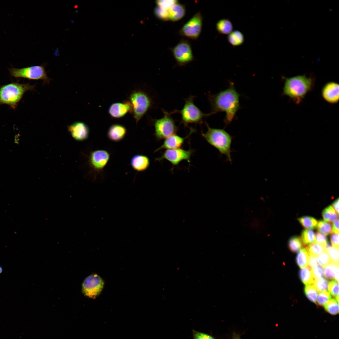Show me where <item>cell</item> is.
I'll list each match as a JSON object with an SVG mask.
<instances>
[{
  "instance_id": "43",
  "label": "cell",
  "mask_w": 339,
  "mask_h": 339,
  "mask_svg": "<svg viewBox=\"0 0 339 339\" xmlns=\"http://www.w3.org/2000/svg\"><path fill=\"white\" fill-rule=\"evenodd\" d=\"M313 277L315 280L321 278L323 276V270L321 266L317 265L311 269Z\"/></svg>"
},
{
  "instance_id": "47",
  "label": "cell",
  "mask_w": 339,
  "mask_h": 339,
  "mask_svg": "<svg viewBox=\"0 0 339 339\" xmlns=\"http://www.w3.org/2000/svg\"><path fill=\"white\" fill-rule=\"evenodd\" d=\"M332 205L338 214L339 213V198L336 199L332 203Z\"/></svg>"
},
{
  "instance_id": "8",
  "label": "cell",
  "mask_w": 339,
  "mask_h": 339,
  "mask_svg": "<svg viewBox=\"0 0 339 339\" xmlns=\"http://www.w3.org/2000/svg\"><path fill=\"white\" fill-rule=\"evenodd\" d=\"M10 75L15 78H22L32 80H42L45 83L49 82L43 65L28 67L21 68H12L9 69Z\"/></svg>"
},
{
  "instance_id": "32",
  "label": "cell",
  "mask_w": 339,
  "mask_h": 339,
  "mask_svg": "<svg viewBox=\"0 0 339 339\" xmlns=\"http://www.w3.org/2000/svg\"><path fill=\"white\" fill-rule=\"evenodd\" d=\"M324 308L326 311L332 315H336L339 313L338 303L335 299L329 300L324 305Z\"/></svg>"
},
{
  "instance_id": "2",
  "label": "cell",
  "mask_w": 339,
  "mask_h": 339,
  "mask_svg": "<svg viewBox=\"0 0 339 339\" xmlns=\"http://www.w3.org/2000/svg\"><path fill=\"white\" fill-rule=\"evenodd\" d=\"M207 130L202 135L211 145L217 149L220 154L225 155L232 163L231 145L232 137L224 129L211 128L206 123Z\"/></svg>"
},
{
  "instance_id": "38",
  "label": "cell",
  "mask_w": 339,
  "mask_h": 339,
  "mask_svg": "<svg viewBox=\"0 0 339 339\" xmlns=\"http://www.w3.org/2000/svg\"><path fill=\"white\" fill-rule=\"evenodd\" d=\"M317 261L319 264L323 267L331 262L330 257L326 250L318 256Z\"/></svg>"
},
{
  "instance_id": "27",
  "label": "cell",
  "mask_w": 339,
  "mask_h": 339,
  "mask_svg": "<svg viewBox=\"0 0 339 339\" xmlns=\"http://www.w3.org/2000/svg\"><path fill=\"white\" fill-rule=\"evenodd\" d=\"M322 215L324 219L327 222L334 221L338 218V214L331 205L323 210Z\"/></svg>"
},
{
  "instance_id": "33",
  "label": "cell",
  "mask_w": 339,
  "mask_h": 339,
  "mask_svg": "<svg viewBox=\"0 0 339 339\" xmlns=\"http://www.w3.org/2000/svg\"><path fill=\"white\" fill-rule=\"evenodd\" d=\"M326 250L329 255L332 262L339 263V248L331 246L328 243Z\"/></svg>"
},
{
  "instance_id": "49",
  "label": "cell",
  "mask_w": 339,
  "mask_h": 339,
  "mask_svg": "<svg viewBox=\"0 0 339 339\" xmlns=\"http://www.w3.org/2000/svg\"><path fill=\"white\" fill-rule=\"evenodd\" d=\"M3 271V269L1 266H0V273H1Z\"/></svg>"
},
{
  "instance_id": "18",
  "label": "cell",
  "mask_w": 339,
  "mask_h": 339,
  "mask_svg": "<svg viewBox=\"0 0 339 339\" xmlns=\"http://www.w3.org/2000/svg\"><path fill=\"white\" fill-rule=\"evenodd\" d=\"M126 132L127 130L123 126L117 124H114L109 128L107 136L110 140L118 142L124 137Z\"/></svg>"
},
{
  "instance_id": "41",
  "label": "cell",
  "mask_w": 339,
  "mask_h": 339,
  "mask_svg": "<svg viewBox=\"0 0 339 339\" xmlns=\"http://www.w3.org/2000/svg\"><path fill=\"white\" fill-rule=\"evenodd\" d=\"M193 339H216L212 335L194 330H192Z\"/></svg>"
},
{
  "instance_id": "48",
  "label": "cell",
  "mask_w": 339,
  "mask_h": 339,
  "mask_svg": "<svg viewBox=\"0 0 339 339\" xmlns=\"http://www.w3.org/2000/svg\"><path fill=\"white\" fill-rule=\"evenodd\" d=\"M232 339H242L240 335L235 332L233 333Z\"/></svg>"
},
{
  "instance_id": "37",
  "label": "cell",
  "mask_w": 339,
  "mask_h": 339,
  "mask_svg": "<svg viewBox=\"0 0 339 339\" xmlns=\"http://www.w3.org/2000/svg\"><path fill=\"white\" fill-rule=\"evenodd\" d=\"M331 298L329 292L326 291L321 292L318 295L316 304L320 306H324Z\"/></svg>"
},
{
  "instance_id": "40",
  "label": "cell",
  "mask_w": 339,
  "mask_h": 339,
  "mask_svg": "<svg viewBox=\"0 0 339 339\" xmlns=\"http://www.w3.org/2000/svg\"><path fill=\"white\" fill-rule=\"evenodd\" d=\"M328 290L329 293L336 298L338 296L339 285L338 283L335 281H332L328 284Z\"/></svg>"
},
{
  "instance_id": "45",
  "label": "cell",
  "mask_w": 339,
  "mask_h": 339,
  "mask_svg": "<svg viewBox=\"0 0 339 339\" xmlns=\"http://www.w3.org/2000/svg\"><path fill=\"white\" fill-rule=\"evenodd\" d=\"M308 260L309 266L311 269L314 267L317 264V261L316 256L309 254Z\"/></svg>"
},
{
  "instance_id": "36",
  "label": "cell",
  "mask_w": 339,
  "mask_h": 339,
  "mask_svg": "<svg viewBox=\"0 0 339 339\" xmlns=\"http://www.w3.org/2000/svg\"><path fill=\"white\" fill-rule=\"evenodd\" d=\"M169 10L157 6L154 10V14L156 17L161 20H169Z\"/></svg>"
},
{
  "instance_id": "1",
  "label": "cell",
  "mask_w": 339,
  "mask_h": 339,
  "mask_svg": "<svg viewBox=\"0 0 339 339\" xmlns=\"http://www.w3.org/2000/svg\"><path fill=\"white\" fill-rule=\"evenodd\" d=\"M240 95L237 91L233 82H230L228 87L216 94L210 93L207 98L211 105V115L224 112L225 116L223 120L226 125L230 124L240 108Z\"/></svg>"
},
{
  "instance_id": "26",
  "label": "cell",
  "mask_w": 339,
  "mask_h": 339,
  "mask_svg": "<svg viewBox=\"0 0 339 339\" xmlns=\"http://www.w3.org/2000/svg\"><path fill=\"white\" fill-rule=\"evenodd\" d=\"M298 220L305 229H308L315 228L318 223V222L315 218L310 216H303L298 218Z\"/></svg>"
},
{
  "instance_id": "4",
  "label": "cell",
  "mask_w": 339,
  "mask_h": 339,
  "mask_svg": "<svg viewBox=\"0 0 339 339\" xmlns=\"http://www.w3.org/2000/svg\"><path fill=\"white\" fill-rule=\"evenodd\" d=\"M35 85L29 83H12L0 88V105L6 104L15 109L27 91L35 89Z\"/></svg>"
},
{
  "instance_id": "44",
  "label": "cell",
  "mask_w": 339,
  "mask_h": 339,
  "mask_svg": "<svg viewBox=\"0 0 339 339\" xmlns=\"http://www.w3.org/2000/svg\"><path fill=\"white\" fill-rule=\"evenodd\" d=\"M330 239L333 246L339 248L338 234H332L330 236Z\"/></svg>"
},
{
  "instance_id": "22",
  "label": "cell",
  "mask_w": 339,
  "mask_h": 339,
  "mask_svg": "<svg viewBox=\"0 0 339 339\" xmlns=\"http://www.w3.org/2000/svg\"><path fill=\"white\" fill-rule=\"evenodd\" d=\"M216 28L220 34H229L233 31V25L228 19H223L219 20L216 23Z\"/></svg>"
},
{
  "instance_id": "39",
  "label": "cell",
  "mask_w": 339,
  "mask_h": 339,
  "mask_svg": "<svg viewBox=\"0 0 339 339\" xmlns=\"http://www.w3.org/2000/svg\"><path fill=\"white\" fill-rule=\"evenodd\" d=\"M175 0H159L156 1L157 6L164 9L169 10L173 5L178 3Z\"/></svg>"
},
{
  "instance_id": "3",
  "label": "cell",
  "mask_w": 339,
  "mask_h": 339,
  "mask_svg": "<svg viewBox=\"0 0 339 339\" xmlns=\"http://www.w3.org/2000/svg\"><path fill=\"white\" fill-rule=\"evenodd\" d=\"M313 82L311 78L305 75H298L286 78L283 94L299 102L312 87Z\"/></svg>"
},
{
  "instance_id": "17",
  "label": "cell",
  "mask_w": 339,
  "mask_h": 339,
  "mask_svg": "<svg viewBox=\"0 0 339 339\" xmlns=\"http://www.w3.org/2000/svg\"><path fill=\"white\" fill-rule=\"evenodd\" d=\"M185 138L176 134H173L165 139L163 144L155 152L163 149H172L180 148L184 143Z\"/></svg>"
},
{
  "instance_id": "34",
  "label": "cell",
  "mask_w": 339,
  "mask_h": 339,
  "mask_svg": "<svg viewBox=\"0 0 339 339\" xmlns=\"http://www.w3.org/2000/svg\"><path fill=\"white\" fill-rule=\"evenodd\" d=\"M318 231L322 234L327 235L332 232V226L331 223L322 220H320L317 225Z\"/></svg>"
},
{
  "instance_id": "24",
  "label": "cell",
  "mask_w": 339,
  "mask_h": 339,
  "mask_svg": "<svg viewBox=\"0 0 339 339\" xmlns=\"http://www.w3.org/2000/svg\"><path fill=\"white\" fill-rule=\"evenodd\" d=\"M299 275L301 281L306 285L313 284L315 280L312 275L311 268L309 266H307L301 269Z\"/></svg>"
},
{
  "instance_id": "25",
  "label": "cell",
  "mask_w": 339,
  "mask_h": 339,
  "mask_svg": "<svg viewBox=\"0 0 339 339\" xmlns=\"http://www.w3.org/2000/svg\"><path fill=\"white\" fill-rule=\"evenodd\" d=\"M309 257V254L306 249L302 248L297 255L296 258L297 264L301 268L307 266Z\"/></svg>"
},
{
  "instance_id": "7",
  "label": "cell",
  "mask_w": 339,
  "mask_h": 339,
  "mask_svg": "<svg viewBox=\"0 0 339 339\" xmlns=\"http://www.w3.org/2000/svg\"><path fill=\"white\" fill-rule=\"evenodd\" d=\"M162 110L164 116L160 119H155L154 121L155 135L158 140L166 139L175 134L178 130L175 121L171 116V113L163 109Z\"/></svg>"
},
{
  "instance_id": "12",
  "label": "cell",
  "mask_w": 339,
  "mask_h": 339,
  "mask_svg": "<svg viewBox=\"0 0 339 339\" xmlns=\"http://www.w3.org/2000/svg\"><path fill=\"white\" fill-rule=\"evenodd\" d=\"M193 152V150L190 149L186 150L181 148L167 149L159 158H157L156 160L160 161L166 159L174 165H177L182 161L186 160L190 162V158Z\"/></svg>"
},
{
  "instance_id": "6",
  "label": "cell",
  "mask_w": 339,
  "mask_h": 339,
  "mask_svg": "<svg viewBox=\"0 0 339 339\" xmlns=\"http://www.w3.org/2000/svg\"><path fill=\"white\" fill-rule=\"evenodd\" d=\"M132 106V114L136 123L152 106L153 100L146 93L141 90L132 92L129 97Z\"/></svg>"
},
{
  "instance_id": "46",
  "label": "cell",
  "mask_w": 339,
  "mask_h": 339,
  "mask_svg": "<svg viewBox=\"0 0 339 339\" xmlns=\"http://www.w3.org/2000/svg\"><path fill=\"white\" fill-rule=\"evenodd\" d=\"M333 231L336 234H339V220L338 218L334 221L332 223Z\"/></svg>"
},
{
  "instance_id": "30",
  "label": "cell",
  "mask_w": 339,
  "mask_h": 339,
  "mask_svg": "<svg viewBox=\"0 0 339 339\" xmlns=\"http://www.w3.org/2000/svg\"><path fill=\"white\" fill-rule=\"evenodd\" d=\"M301 238L304 245H309L315 240V234L311 229H305L302 232Z\"/></svg>"
},
{
  "instance_id": "9",
  "label": "cell",
  "mask_w": 339,
  "mask_h": 339,
  "mask_svg": "<svg viewBox=\"0 0 339 339\" xmlns=\"http://www.w3.org/2000/svg\"><path fill=\"white\" fill-rule=\"evenodd\" d=\"M104 285V281L100 276L92 274L84 280L82 285V291L85 296L94 299L100 294Z\"/></svg>"
},
{
  "instance_id": "20",
  "label": "cell",
  "mask_w": 339,
  "mask_h": 339,
  "mask_svg": "<svg viewBox=\"0 0 339 339\" xmlns=\"http://www.w3.org/2000/svg\"><path fill=\"white\" fill-rule=\"evenodd\" d=\"M169 20L176 21L181 19L185 14V6L177 3L173 5L169 10Z\"/></svg>"
},
{
  "instance_id": "29",
  "label": "cell",
  "mask_w": 339,
  "mask_h": 339,
  "mask_svg": "<svg viewBox=\"0 0 339 339\" xmlns=\"http://www.w3.org/2000/svg\"><path fill=\"white\" fill-rule=\"evenodd\" d=\"M288 245L291 251L296 252L301 250L303 245L300 238L299 237L294 236L291 237L289 239Z\"/></svg>"
},
{
  "instance_id": "16",
  "label": "cell",
  "mask_w": 339,
  "mask_h": 339,
  "mask_svg": "<svg viewBox=\"0 0 339 339\" xmlns=\"http://www.w3.org/2000/svg\"><path fill=\"white\" fill-rule=\"evenodd\" d=\"M322 95L324 99L331 103H336L339 100V84L331 82L326 83L322 90Z\"/></svg>"
},
{
  "instance_id": "42",
  "label": "cell",
  "mask_w": 339,
  "mask_h": 339,
  "mask_svg": "<svg viewBox=\"0 0 339 339\" xmlns=\"http://www.w3.org/2000/svg\"><path fill=\"white\" fill-rule=\"evenodd\" d=\"M315 243L325 247L328 243L326 235L318 231L315 234Z\"/></svg>"
},
{
  "instance_id": "23",
  "label": "cell",
  "mask_w": 339,
  "mask_h": 339,
  "mask_svg": "<svg viewBox=\"0 0 339 339\" xmlns=\"http://www.w3.org/2000/svg\"><path fill=\"white\" fill-rule=\"evenodd\" d=\"M229 42L234 46H237L242 45L244 41L243 34L240 31L235 30L229 34L227 37Z\"/></svg>"
},
{
  "instance_id": "10",
  "label": "cell",
  "mask_w": 339,
  "mask_h": 339,
  "mask_svg": "<svg viewBox=\"0 0 339 339\" xmlns=\"http://www.w3.org/2000/svg\"><path fill=\"white\" fill-rule=\"evenodd\" d=\"M202 23V16L200 12H198L183 25L180 33L189 38L196 39L201 33Z\"/></svg>"
},
{
  "instance_id": "13",
  "label": "cell",
  "mask_w": 339,
  "mask_h": 339,
  "mask_svg": "<svg viewBox=\"0 0 339 339\" xmlns=\"http://www.w3.org/2000/svg\"><path fill=\"white\" fill-rule=\"evenodd\" d=\"M68 130L72 137L77 141L84 140L88 138L89 134L88 126L82 121L73 123L68 126Z\"/></svg>"
},
{
  "instance_id": "11",
  "label": "cell",
  "mask_w": 339,
  "mask_h": 339,
  "mask_svg": "<svg viewBox=\"0 0 339 339\" xmlns=\"http://www.w3.org/2000/svg\"><path fill=\"white\" fill-rule=\"evenodd\" d=\"M173 56L178 65L184 66L193 60L190 44L186 40L179 42L172 50Z\"/></svg>"
},
{
  "instance_id": "28",
  "label": "cell",
  "mask_w": 339,
  "mask_h": 339,
  "mask_svg": "<svg viewBox=\"0 0 339 339\" xmlns=\"http://www.w3.org/2000/svg\"><path fill=\"white\" fill-rule=\"evenodd\" d=\"M318 291L312 284L306 285L304 288V293L307 298L311 302L316 303Z\"/></svg>"
},
{
  "instance_id": "5",
  "label": "cell",
  "mask_w": 339,
  "mask_h": 339,
  "mask_svg": "<svg viewBox=\"0 0 339 339\" xmlns=\"http://www.w3.org/2000/svg\"><path fill=\"white\" fill-rule=\"evenodd\" d=\"M196 97L190 95L185 99L184 105L181 110H175L171 112V114L180 113L181 118V123L185 126L190 123L201 124L204 118L211 115L209 113H204L195 105L194 100Z\"/></svg>"
},
{
  "instance_id": "14",
  "label": "cell",
  "mask_w": 339,
  "mask_h": 339,
  "mask_svg": "<svg viewBox=\"0 0 339 339\" xmlns=\"http://www.w3.org/2000/svg\"><path fill=\"white\" fill-rule=\"evenodd\" d=\"M110 158V155L108 152L103 150H98L91 153L89 161L94 169L100 170L107 164Z\"/></svg>"
},
{
  "instance_id": "21",
  "label": "cell",
  "mask_w": 339,
  "mask_h": 339,
  "mask_svg": "<svg viewBox=\"0 0 339 339\" xmlns=\"http://www.w3.org/2000/svg\"><path fill=\"white\" fill-rule=\"evenodd\" d=\"M324 274L327 279H334L338 283L339 263L331 262L325 267Z\"/></svg>"
},
{
  "instance_id": "31",
  "label": "cell",
  "mask_w": 339,
  "mask_h": 339,
  "mask_svg": "<svg viewBox=\"0 0 339 339\" xmlns=\"http://www.w3.org/2000/svg\"><path fill=\"white\" fill-rule=\"evenodd\" d=\"M309 254L317 256L326 250V247L316 243L309 245L306 249Z\"/></svg>"
},
{
  "instance_id": "15",
  "label": "cell",
  "mask_w": 339,
  "mask_h": 339,
  "mask_svg": "<svg viewBox=\"0 0 339 339\" xmlns=\"http://www.w3.org/2000/svg\"><path fill=\"white\" fill-rule=\"evenodd\" d=\"M132 106L130 101L126 100L122 103H115L109 107L108 113L114 118H119L124 116L127 113L132 114Z\"/></svg>"
},
{
  "instance_id": "35",
  "label": "cell",
  "mask_w": 339,
  "mask_h": 339,
  "mask_svg": "<svg viewBox=\"0 0 339 339\" xmlns=\"http://www.w3.org/2000/svg\"><path fill=\"white\" fill-rule=\"evenodd\" d=\"M313 284L318 292L326 290L328 288V281L324 278H321L314 280Z\"/></svg>"
},
{
  "instance_id": "19",
  "label": "cell",
  "mask_w": 339,
  "mask_h": 339,
  "mask_svg": "<svg viewBox=\"0 0 339 339\" xmlns=\"http://www.w3.org/2000/svg\"><path fill=\"white\" fill-rule=\"evenodd\" d=\"M131 164L134 170L142 171L148 168L150 164V160L146 156L137 154L132 158Z\"/></svg>"
}]
</instances>
